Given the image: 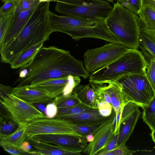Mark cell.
Returning a JSON list of instances; mask_svg holds the SVG:
<instances>
[{"mask_svg":"<svg viewBox=\"0 0 155 155\" xmlns=\"http://www.w3.org/2000/svg\"><path fill=\"white\" fill-rule=\"evenodd\" d=\"M17 71L16 87L70 75L87 79L90 75L82 61L75 59L69 51L53 46H43L33 59Z\"/></svg>","mask_w":155,"mask_h":155,"instance_id":"cell-1","label":"cell"},{"mask_svg":"<svg viewBox=\"0 0 155 155\" xmlns=\"http://www.w3.org/2000/svg\"><path fill=\"white\" fill-rule=\"evenodd\" d=\"M49 4L50 2H39L19 35L0 48L2 62L10 64L25 50L49 39L54 32L50 21Z\"/></svg>","mask_w":155,"mask_h":155,"instance_id":"cell-2","label":"cell"},{"mask_svg":"<svg viewBox=\"0 0 155 155\" xmlns=\"http://www.w3.org/2000/svg\"><path fill=\"white\" fill-rule=\"evenodd\" d=\"M49 17L54 32L66 34L74 40L89 38L110 42H119L107 29L105 20H90L69 15H59L50 11Z\"/></svg>","mask_w":155,"mask_h":155,"instance_id":"cell-3","label":"cell"},{"mask_svg":"<svg viewBox=\"0 0 155 155\" xmlns=\"http://www.w3.org/2000/svg\"><path fill=\"white\" fill-rule=\"evenodd\" d=\"M147 64L138 49H130L113 62L91 73L89 81L104 84L115 82L126 75H145Z\"/></svg>","mask_w":155,"mask_h":155,"instance_id":"cell-4","label":"cell"},{"mask_svg":"<svg viewBox=\"0 0 155 155\" xmlns=\"http://www.w3.org/2000/svg\"><path fill=\"white\" fill-rule=\"evenodd\" d=\"M105 22L120 43L129 49H138L140 28L137 15L117 2Z\"/></svg>","mask_w":155,"mask_h":155,"instance_id":"cell-5","label":"cell"},{"mask_svg":"<svg viewBox=\"0 0 155 155\" xmlns=\"http://www.w3.org/2000/svg\"><path fill=\"white\" fill-rule=\"evenodd\" d=\"M55 10L64 15L90 20H105L113 7L105 0H57Z\"/></svg>","mask_w":155,"mask_h":155,"instance_id":"cell-6","label":"cell"},{"mask_svg":"<svg viewBox=\"0 0 155 155\" xmlns=\"http://www.w3.org/2000/svg\"><path fill=\"white\" fill-rule=\"evenodd\" d=\"M121 86L126 103L135 102L143 109L149 103L155 91L145 75H124L116 81Z\"/></svg>","mask_w":155,"mask_h":155,"instance_id":"cell-7","label":"cell"},{"mask_svg":"<svg viewBox=\"0 0 155 155\" xmlns=\"http://www.w3.org/2000/svg\"><path fill=\"white\" fill-rule=\"evenodd\" d=\"M129 49L119 42H113L88 49L84 55L85 68L91 74L113 62Z\"/></svg>","mask_w":155,"mask_h":155,"instance_id":"cell-8","label":"cell"},{"mask_svg":"<svg viewBox=\"0 0 155 155\" xmlns=\"http://www.w3.org/2000/svg\"><path fill=\"white\" fill-rule=\"evenodd\" d=\"M0 103L12 119L19 124H27L37 119L46 116L33 104L27 102L12 92L0 95Z\"/></svg>","mask_w":155,"mask_h":155,"instance_id":"cell-9","label":"cell"},{"mask_svg":"<svg viewBox=\"0 0 155 155\" xmlns=\"http://www.w3.org/2000/svg\"><path fill=\"white\" fill-rule=\"evenodd\" d=\"M27 137L40 134H57L82 137L74 129L72 124L66 120L45 117L37 119L26 124Z\"/></svg>","mask_w":155,"mask_h":155,"instance_id":"cell-10","label":"cell"},{"mask_svg":"<svg viewBox=\"0 0 155 155\" xmlns=\"http://www.w3.org/2000/svg\"><path fill=\"white\" fill-rule=\"evenodd\" d=\"M80 81V77L70 75L48 79L27 86L30 88L44 92L54 99L61 94L65 96L71 95Z\"/></svg>","mask_w":155,"mask_h":155,"instance_id":"cell-11","label":"cell"},{"mask_svg":"<svg viewBox=\"0 0 155 155\" xmlns=\"http://www.w3.org/2000/svg\"><path fill=\"white\" fill-rule=\"evenodd\" d=\"M40 141L64 147L71 151L81 153L87 146L84 137L71 135L57 134H40L27 137Z\"/></svg>","mask_w":155,"mask_h":155,"instance_id":"cell-12","label":"cell"},{"mask_svg":"<svg viewBox=\"0 0 155 155\" xmlns=\"http://www.w3.org/2000/svg\"><path fill=\"white\" fill-rule=\"evenodd\" d=\"M115 114L104 123L94 135V139L82 152L89 155H97L110 143L114 136L113 122Z\"/></svg>","mask_w":155,"mask_h":155,"instance_id":"cell-13","label":"cell"},{"mask_svg":"<svg viewBox=\"0 0 155 155\" xmlns=\"http://www.w3.org/2000/svg\"><path fill=\"white\" fill-rule=\"evenodd\" d=\"M38 4L26 11L18 13L15 11L12 14L4 37L0 43V48L10 43L19 35L25 26Z\"/></svg>","mask_w":155,"mask_h":155,"instance_id":"cell-14","label":"cell"},{"mask_svg":"<svg viewBox=\"0 0 155 155\" xmlns=\"http://www.w3.org/2000/svg\"><path fill=\"white\" fill-rule=\"evenodd\" d=\"M115 114L114 111L110 116L103 117L100 114L97 108L77 114L64 116L60 119L66 120L76 124H95L106 122Z\"/></svg>","mask_w":155,"mask_h":155,"instance_id":"cell-15","label":"cell"},{"mask_svg":"<svg viewBox=\"0 0 155 155\" xmlns=\"http://www.w3.org/2000/svg\"><path fill=\"white\" fill-rule=\"evenodd\" d=\"M12 93L17 97L28 103L48 104L52 102L54 99L45 93L29 88L28 86L13 87Z\"/></svg>","mask_w":155,"mask_h":155,"instance_id":"cell-16","label":"cell"},{"mask_svg":"<svg viewBox=\"0 0 155 155\" xmlns=\"http://www.w3.org/2000/svg\"><path fill=\"white\" fill-rule=\"evenodd\" d=\"M103 85L90 82L88 84L79 85L72 93L76 94L80 100L84 103L95 108L100 103L98 92L100 87Z\"/></svg>","mask_w":155,"mask_h":155,"instance_id":"cell-17","label":"cell"},{"mask_svg":"<svg viewBox=\"0 0 155 155\" xmlns=\"http://www.w3.org/2000/svg\"><path fill=\"white\" fill-rule=\"evenodd\" d=\"M32 147L29 151L34 155H79L81 153L71 151L66 147L54 145L51 143L34 141L28 138L26 139Z\"/></svg>","mask_w":155,"mask_h":155,"instance_id":"cell-18","label":"cell"},{"mask_svg":"<svg viewBox=\"0 0 155 155\" xmlns=\"http://www.w3.org/2000/svg\"><path fill=\"white\" fill-rule=\"evenodd\" d=\"M139 107H137L121 121L117 136L116 148L125 144L131 135L141 114Z\"/></svg>","mask_w":155,"mask_h":155,"instance_id":"cell-19","label":"cell"},{"mask_svg":"<svg viewBox=\"0 0 155 155\" xmlns=\"http://www.w3.org/2000/svg\"><path fill=\"white\" fill-rule=\"evenodd\" d=\"M139 48L147 62L155 60V30L140 27Z\"/></svg>","mask_w":155,"mask_h":155,"instance_id":"cell-20","label":"cell"},{"mask_svg":"<svg viewBox=\"0 0 155 155\" xmlns=\"http://www.w3.org/2000/svg\"><path fill=\"white\" fill-rule=\"evenodd\" d=\"M103 87L110 95L111 105L116 114L119 109L126 104L122 87L116 82L109 83Z\"/></svg>","mask_w":155,"mask_h":155,"instance_id":"cell-21","label":"cell"},{"mask_svg":"<svg viewBox=\"0 0 155 155\" xmlns=\"http://www.w3.org/2000/svg\"><path fill=\"white\" fill-rule=\"evenodd\" d=\"M42 41L29 48L21 53L10 64L12 68H20L33 59L39 50L43 46Z\"/></svg>","mask_w":155,"mask_h":155,"instance_id":"cell-22","label":"cell"},{"mask_svg":"<svg viewBox=\"0 0 155 155\" xmlns=\"http://www.w3.org/2000/svg\"><path fill=\"white\" fill-rule=\"evenodd\" d=\"M140 27L155 30V11L146 6H142L138 14Z\"/></svg>","mask_w":155,"mask_h":155,"instance_id":"cell-23","label":"cell"},{"mask_svg":"<svg viewBox=\"0 0 155 155\" xmlns=\"http://www.w3.org/2000/svg\"><path fill=\"white\" fill-rule=\"evenodd\" d=\"M26 124H19L18 128L13 133L5 136H0V141L21 147L27 137L26 133Z\"/></svg>","mask_w":155,"mask_h":155,"instance_id":"cell-24","label":"cell"},{"mask_svg":"<svg viewBox=\"0 0 155 155\" xmlns=\"http://www.w3.org/2000/svg\"><path fill=\"white\" fill-rule=\"evenodd\" d=\"M0 120L1 137L13 133L18 127L19 124L12 119L9 113L1 114Z\"/></svg>","mask_w":155,"mask_h":155,"instance_id":"cell-25","label":"cell"},{"mask_svg":"<svg viewBox=\"0 0 155 155\" xmlns=\"http://www.w3.org/2000/svg\"><path fill=\"white\" fill-rule=\"evenodd\" d=\"M81 102L77 94L73 93L67 96L61 94L54 99L53 102L57 106L58 110L72 107Z\"/></svg>","mask_w":155,"mask_h":155,"instance_id":"cell-26","label":"cell"},{"mask_svg":"<svg viewBox=\"0 0 155 155\" xmlns=\"http://www.w3.org/2000/svg\"><path fill=\"white\" fill-rule=\"evenodd\" d=\"M143 109L142 118L151 130L155 128V92L149 104Z\"/></svg>","mask_w":155,"mask_h":155,"instance_id":"cell-27","label":"cell"},{"mask_svg":"<svg viewBox=\"0 0 155 155\" xmlns=\"http://www.w3.org/2000/svg\"><path fill=\"white\" fill-rule=\"evenodd\" d=\"M96 108H97L88 106L81 102L76 105L58 110L57 115L55 117L60 118L64 116L77 114Z\"/></svg>","mask_w":155,"mask_h":155,"instance_id":"cell-28","label":"cell"},{"mask_svg":"<svg viewBox=\"0 0 155 155\" xmlns=\"http://www.w3.org/2000/svg\"><path fill=\"white\" fill-rule=\"evenodd\" d=\"M0 145L6 151L14 155H34L32 152L20 147L9 143L0 141Z\"/></svg>","mask_w":155,"mask_h":155,"instance_id":"cell-29","label":"cell"},{"mask_svg":"<svg viewBox=\"0 0 155 155\" xmlns=\"http://www.w3.org/2000/svg\"><path fill=\"white\" fill-rule=\"evenodd\" d=\"M105 123L89 125H79L72 124V126L77 132L85 137L89 134L94 135Z\"/></svg>","mask_w":155,"mask_h":155,"instance_id":"cell-30","label":"cell"},{"mask_svg":"<svg viewBox=\"0 0 155 155\" xmlns=\"http://www.w3.org/2000/svg\"><path fill=\"white\" fill-rule=\"evenodd\" d=\"M117 2L136 15L142 7V0H116Z\"/></svg>","mask_w":155,"mask_h":155,"instance_id":"cell-31","label":"cell"},{"mask_svg":"<svg viewBox=\"0 0 155 155\" xmlns=\"http://www.w3.org/2000/svg\"><path fill=\"white\" fill-rule=\"evenodd\" d=\"M20 0H11L4 3L0 9V16H7L17 9Z\"/></svg>","mask_w":155,"mask_h":155,"instance_id":"cell-32","label":"cell"},{"mask_svg":"<svg viewBox=\"0 0 155 155\" xmlns=\"http://www.w3.org/2000/svg\"><path fill=\"white\" fill-rule=\"evenodd\" d=\"M145 76L155 92V60L147 62Z\"/></svg>","mask_w":155,"mask_h":155,"instance_id":"cell-33","label":"cell"},{"mask_svg":"<svg viewBox=\"0 0 155 155\" xmlns=\"http://www.w3.org/2000/svg\"><path fill=\"white\" fill-rule=\"evenodd\" d=\"M97 107L100 114L103 117L110 116L114 111L112 105L105 101H101L98 104Z\"/></svg>","mask_w":155,"mask_h":155,"instance_id":"cell-34","label":"cell"},{"mask_svg":"<svg viewBox=\"0 0 155 155\" xmlns=\"http://www.w3.org/2000/svg\"><path fill=\"white\" fill-rule=\"evenodd\" d=\"M39 2V0H20L16 11L20 13L26 11Z\"/></svg>","mask_w":155,"mask_h":155,"instance_id":"cell-35","label":"cell"},{"mask_svg":"<svg viewBox=\"0 0 155 155\" xmlns=\"http://www.w3.org/2000/svg\"><path fill=\"white\" fill-rule=\"evenodd\" d=\"M12 15L7 16H0V43L4 37L10 21Z\"/></svg>","mask_w":155,"mask_h":155,"instance_id":"cell-36","label":"cell"},{"mask_svg":"<svg viewBox=\"0 0 155 155\" xmlns=\"http://www.w3.org/2000/svg\"><path fill=\"white\" fill-rule=\"evenodd\" d=\"M58 112L56 105L53 102L48 104L45 110L46 116L49 118H54L56 117Z\"/></svg>","mask_w":155,"mask_h":155,"instance_id":"cell-37","label":"cell"},{"mask_svg":"<svg viewBox=\"0 0 155 155\" xmlns=\"http://www.w3.org/2000/svg\"><path fill=\"white\" fill-rule=\"evenodd\" d=\"M114 150L117 155H131L138 151L129 150L125 144L121 145Z\"/></svg>","mask_w":155,"mask_h":155,"instance_id":"cell-38","label":"cell"},{"mask_svg":"<svg viewBox=\"0 0 155 155\" xmlns=\"http://www.w3.org/2000/svg\"><path fill=\"white\" fill-rule=\"evenodd\" d=\"M118 135H114L110 143L104 148L101 150L97 155H103L104 153L112 150L116 148Z\"/></svg>","mask_w":155,"mask_h":155,"instance_id":"cell-39","label":"cell"},{"mask_svg":"<svg viewBox=\"0 0 155 155\" xmlns=\"http://www.w3.org/2000/svg\"><path fill=\"white\" fill-rule=\"evenodd\" d=\"M142 6H147L155 11V1L154 0H142Z\"/></svg>","mask_w":155,"mask_h":155,"instance_id":"cell-40","label":"cell"},{"mask_svg":"<svg viewBox=\"0 0 155 155\" xmlns=\"http://www.w3.org/2000/svg\"><path fill=\"white\" fill-rule=\"evenodd\" d=\"M85 137L87 142H92L94 139V135L92 134H89L86 136Z\"/></svg>","mask_w":155,"mask_h":155,"instance_id":"cell-41","label":"cell"},{"mask_svg":"<svg viewBox=\"0 0 155 155\" xmlns=\"http://www.w3.org/2000/svg\"><path fill=\"white\" fill-rule=\"evenodd\" d=\"M117 155L114 150H112L107 152H106L103 155Z\"/></svg>","mask_w":155,"mask_h":155,"instance_id":"cell-42","label":"cell"},{"mask_svg":"<svg viewBox=\"0 0 155 155\" xmlns=\"http://www.w3.org/2000/svg\"><path fill=\"white\" fill-rule=\"evenodd\" d=\"M151 135L153 141L155 143V128L151 130Z\"/></svg>","mask_w":155,"mask_h":155,"instance_id":"cell-43","label":"cell"},{"mask_svg":"<svg viewBox=\"0 0 155 155\" xmlns=\"http://www.w3.org/2000/svg\"><path fill=\"white\" fill-rule=\"evenodd\" d=\"M40 2H50L53 1H56L57 0H39Z\"/></svg>","mask_w":155,"mask_h":155,"instance_id":"cell-44","label":"cell"},{"mask_svg":"<svg viewBox=\"0 0 155 155\" xmlns=\"http://www.w3.org/2000/svg\"><path fill=\"white\" fill-rule=\"evenodd\" d=\"M2 2L4 4L11 0H1Z\"/></svg>","mask_w":155,"mask_h":155,"instance_id":"cell-45","label":"cell"},{"mask_svg":"<svg viewBox=\"0 0 155 155\" xmlns=\"http://www.w3.org/2000/svg\"><path fill=\"white\" fill-rule=\"evenodd\" d=\"M106 1H107L112 2L114 0H105Z\"/></svg>","mask_w":155,"mask_h":155,"instance_id":"cell-46","label":"cell"},{"mask_svg":"<svg viewBox=\"0 0 155 155\" xmlns=\"http://www.w3.org/2000/svg\"></svg>","mask_w":155,"mask_h":155,"instance_id":"cell-47","label":"cell"},{"mask_svg":"<svg viewBox=\"0 0 155 155\" xmlns=\"http://www.w3.org/2000/svg\"><path fill=\"white\" fill-rule=\"evenodd\" d=\"M155 1V0H154Z\"/></svg>","mask_w":155,"mask_h":155,"instance_id":"cell-48","label":"cell"}]
</instances>
